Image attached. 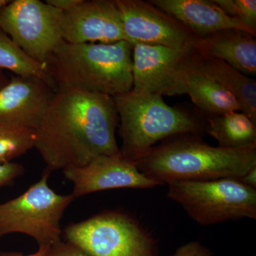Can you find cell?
<instances>
[{
    "mask_svg": "<svg viewBox=\"0 0 256 256\" xmlns=\"http://www.w3.org/2000/svg\"><path fill=\"white\" fill-rule=\"evenodd\" d=\"M118 122L114 97L60 88L34 130V148L50 171L85 166L98 156L120 154Z\"/></svg>",
    "mask_w": 256,
    "mask_h": 256,
    "instance_id": "cell-1",
    "label": "cell"
},
{
    "mask_svg": "<svg viewBox=\"0 0 256 256\" xmlns=\"http://www.w3.org/2000/svg\"><path fill=\"white\" fill-rule=\"evenodd\" d=\"M138 170L162 185L178 181L239 180L256 166V143L239 148L210 146L197 134L164 140L136 162Z\"/></svg>",
    "mask_w": 256,
    "mask_h": 256,
    "instance_id": "cell-2",
    "label": "cell"
},
{
    "mask_svg": "<svg viewBox=\"0 0 256 256\" xmlns=\"http://www.w3.org/2000/svg\"><path fill=\"white\" fill-rule=\"evenodd\" d=\"M133 44L64 42L45 63L55 89L70 88L114 97L132 88Z\"/></svg>",
    "mask_w": 256,
    "mask_h": 256,
    "instance_id": "cell-3",
    "label": "cell"
},
{
    "mask_svg": "<svg viewBox=\"0 0 256 256\" xmlns=\"http://www.w3.org/2000/svg\"><path fill=\"white\" fill-rule=\"evenodd\" d=\"M114 99L120 121V156L134 164L159 141L180 134L205 133V118L168 105L160 94L130 90Z\"/></svg>",
    "mask_w": 256,
    "mask_h": 256,
    "instance_id": "cell-4",
    "label": "cell"
},
{
    "mask_svg": "<svg viewBox=\"0 0 256 256\" xmlns=\"http://www.w3.org/2000/svg\"><path fill=\"white\" fill-rule=\"evenodd\" d=\"M168 196L200 225L256 220V190L236 178L168 184Z\"/></svg>",
    "mask_w": 256,
    "mask_h": 256,
    "instance_id": "cell-5",
    "label": "cell"
},
{
    "mask_svg": "<svg viewBox=\"0 0 256 256\" xmlns=\"http://www.w3.org/2000/svg\"><path fill=\"white\" fill-rule=\"evenodd\" d=\"M50 172L46 168L26 192L0 204V237L25 234L34 239L38 246H50L62 240L60 220L75 198L72 194H60L50 188Z\"/></svg>",
    "mask_w": 256,
    "mask_h": 256,
    "instance_id": "cell-6",
    "label": "cell"
},
{
    "mask_svg": "<svg viewBox=\"0 0 256 256\" xmlns=\"http://www.w3.org/2000/svg\"><path fill=\"white\" fill-rule=\"evenodd\" d=\"M66 242L88 256H156V242L137 220L108 212L66 227Z\"/></svg>",
    "mask_w": 256,
    "mask_h": 256,
    "instance_id": "cell-7",
    "label": "cell"
},
{
    "mask_svg": "<svg viewBox=\"0 0 256 256\" xmlns=\"http://www.w3.org/2000/svg\"><path fill=\"white\" fill-rule=\"evenodd\" d=\"M63 12L40 0H14L0 10V28L38 63L45 64L64 41Z\"/></svg>",
    "mask_w": 256,
    "mask_h": 256,
    "instance_id": "cell-8",
    "label": "cell"
},
{
    "mask_svg": "<svg viewBox=\"0 0 256 256\" xmlns=\"http://www.w3.org/2000/svg\"><path fill=\"white\" fill-rule=\"evenodd\" d=\"M198 56L196 44L173 48L134 44L131 92L173 96L180 76L196 60Z\"/></svg>",
    "mask_w": 256,
    "mask_h": 256,
    "instance_id": "cell-9",
    "label": "cell"
},
{
    "mask_svg": "<svg viewBox=\"0 0 256 256\" xmlns=\"http://www.w3.org/2000/svg\"><path fill=\"white\" fill-rule=\"evenodd\" d=\"M126 40L134 44L182 48L196 44V38L181 23L149 2L116 0Z\"/></svg>",
    "mask_w": 256,
    "mask_h": 256,
    "instance_id": "cell-10",
    "label": "cell"
},
{
    "mask_svg": "<svg viewBox=\"0 0 256 256\" xmlns=\"http://www.w3.org/2000/svg\"><path fill=\"white\" fill-rule=\"evenodd\" d=\"M60 30L69 44H111L127 41L116 0H82L63 12Z\"/></svg>",
    "mask_w": 256,
    "mask_h": 256,
    "instance_id": "cell-11",
    "label": "cell"
},
{
    "mask_svg": "<svg viewBox=\"0 0 256 256\" xmlns=\"http://www.w3.org/2000/svg\"><path fill=\"white\" fill-rule=\"evenodd\" d=\"M63 173L73 183L74 198L112 188H150L162 185L120 154L98 156L85 166L67 168Z\"/></svg>",
    "mask_w": 256,
    "mask_h": 256,
    "instance_id": "cell-12",
    "label": "cell"
},
{
    "mask_svg": "<svg viewBox=\"0 0 256 256\" xmlns=\"http://www.w3.org/2000/svg\"><path fill=\"white\" fill-rule=\"evenodd\" d=\"M55 90L36 77H10L0 88V122L36 129Z\"/></svg>",
    "mask_w": 256,
    "mask_h": 256,
    "instance_id": "cell-13",
    "label": "cell"
},
{
    "mask_svg": "<svg viewBox=\"0 0 256 256\" xmlns=\"http://www.w3.org/2000/svg\"><path fill=\"white\" fill-rule=\"evenodd\" d=\"M148 2L181 23L198 40L229 28L242 30L256 36L246 26L227 14L213 0Z\"/></svg>",
    "mask_w": 256,
    "mask_h": 256,
    "instance_id": "cell-14",
    "label": "cell"
},
{
    "mask_svg": "<svg viewBox=\"0 0 256 256\" xmlns=\"http://www.w3.org/2000/svg\"><path fill=\"white\" fill-rule=\"evenodd\" d=\"M256 36L242 30L229 28L198 38V54L223 60L242 74L256 75Z\"/></svg>",
    "mask_w": 256,
    "mask_h": 256,
    "instance_id": "cell-15",
    "label": "cell"
},
{
    "mask_svg": "<svg viewBox=\"0 0 256 256\" xmlns=\"http://www.w3.org/2000/svg\"><path fill=\"white\" fill-rule=\"evenodd\" d=\"M196 60L180 76L173 96L186 94L192 102L207 116L242 111L232 94L196 66Z\"/></svg>",
    "mask_w": 256,
    "mask_h": 256,
    "instance_id": "cell-16",
    "label": "cell"
},
{
    "mask_svg": "<svg viewBox=\"0 0 256 256\" xmlns=\"http://www.w3.org/2000/svg\"><path fill=\"white\" fill-rule=\"evenodd\" d=\"M196 66L236 99L242 112L256 124V80L223 60L198 54Z\"/></svg>",
    "mask_w": 256,
    "mask_h": 256,
    "instance_id": "cell-17",
    "label": "cell"
},
{
    "mask_svg": "<svg viewBox=\"0 0 256 256\" xmlns=\"http://www.w3.org/2000/svg\"><path fill=\"white\" fill-rule=\"evenodd\" d=\"M205 133L214 138L218 146L239 148L256 143V124L242 111L205 117Z\"/></svg>",
    "mask_w": 256,
    "mask_h": 256,
    "instance_id": "cell-18",
    "label": "cell"
},
{
    "mask_svg": "<svg viewBox=\"0 0 256 256\" xmlns=\"http://www.w3.org/2000/svg\"><path fill=\"white\" fill-rule=\"evenodd\" d=\"M0 69L10 70L18 76L36 77L52 86L47 77L44 64L38 63L26 54L1 28Z\"/></svg>",
    "mask_w": 256,
    "mask_h": 256,
    "instance_id": "cell-19",
    "label": "cell"
},
{
    "mask_svg": "<svg viewBox=\"0 0 256 256\" xmlns=\"http://www.w3.org/2000/svg\"><path fill=\"white\" fill-rule=\"evenodd\" d=\"M34 130L0 122V164L26 154L34 146Z\"/></svg>",
    "mask_w": 256,
    "mask_h": 256,
    "instance_id": "cell-20",
    "label": "cell"
},
{
    "mask_svg": "<svg viewBox=\"0 0 256 256\" xmlns=\"http://www.w3.org/2000/svg\"><path fill=\"white\" fill-rule=\"evenodd\" d=\"M232 18L256 35V0H213Z\"/></svg>",
    "mask_w": 256,
    "mask_h": 256,
    "instance_id": "cell-21",
    "label": "cell"
},
{
    "mask_svg": "<svg viewBox=\"0 0 256 256\" xmlns=\"http://www.w3.org/2000/svg\"><path fill=\"white\" fill-rule=\"evenodd\" d=\"M24 173V168L18 163L0 164V188L11 185L18 176Z\"/></svg>",
    "mask_w": 256,
    "mask_h": 256,
    "instance_id": "cell-22",
    "label": "cell"
},
{
    "mask_svg": "<svg viewBox=\"0 0 256 256\" xmlns=\"http://www.w3.org/2000/svg\"><path fill=\"white\" fill-rule=\"evenodd\" d=\"M43 256H88L82 249L68 242H60L48 248Z\"/></svg>",
    "mask_w": 256,
    "mask_h": 256,
    "instance_id": "cell-23",
    "label": "cell"
},
{
    "mask_svg": "<svg viewBox=\"0 0 256 256\" xmlns=\"http://www.w3.org/2000/svg\"><path fill=\"white\" fill-rule=\"evenodd\" d=\"M208 248L198 242H191L184 244L172 256H212Z\"/></svg>",
    "mask_w": 256,
    "mask_h": 256,
    "instance_id": "cell-24",
    "label": "cell"
},
{
    "mask_svg": "<svg viewBox=\"0 0 256 256\" xmlns=\"http://www.w3.org/2000/svg\"><path fill=\"white\" fill-rule=\"evenodd\" d=\"M82 2V0H46L45 2L62 12H66L73 9Z\"/></svg>",
    "mask_w": 256,
    "mask_h": 256,
    "instance_id": "cell-25",
    "label": "cell"
},
{
    "mask_svg": "<svg viewBox=\"0 0 256 256\" xmlns=\"http://www.w3.org/2000/svg\"><path fill=\"white\" fill-rule=\"evenodd\" d=\"M238 180L242 182L244 184L249 186V188H256V166L249 170Z\"/></svg>",
    "mask_w": 256,
    "mask_h": 256,
    "instance_id": "cell-26",
    "label": "cell"
},
{
    "mask_svg": "<svg viewBox=\"0 0 256 256\" xmlns=\"http://www.w3.org/2000/svg\"><path fill=\"white\" fill-rule=\"evenodd\" d=\"M48 247L50 246H38L36 252L32 254H28V255H25L22 252H2L0 254V256H43L44 255Z\"/></svg>",
    "mask_w": 256,
    "mask_h": 256,
    "instance_id": "cell-27",
    "label": "cell"
},
{
    "mask_svg": "<svg viewBox=\"0 0 256 256\" xmlns=\"http://www.w3.org/2000/svg\"><path fill=\"white\" fill-rule=\"evenodd\" d=\"M10 78L8 76L4 73V70L0 69V88L4 86L8 82H9Z\"/></svg>",
    "mask_w": 256,
    "mask_h": 256,
    "instance_id": "cell-28",
    "label": "cell"
},
{
    "mask_svg": "<svg viewBox=\"0 0 256 256\" xmlns=\"http://www.w3.org/2000/svg\"><path fill=\"white\" fill-rule=\"evenodd\" d=\"M10 2L9 0H0V10Z\"/></svg>",
    "mask_w": 256,
    "mask_h": 256,
    "instance_id": "cell-29",
    "label": "cell"
}]
</instances>
